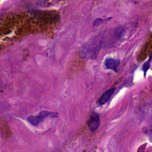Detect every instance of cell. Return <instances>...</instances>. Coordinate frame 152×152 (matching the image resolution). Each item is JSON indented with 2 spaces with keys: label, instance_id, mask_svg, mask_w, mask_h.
I'll return each instance as SVG.
<instances>
[{
  "label": "cell",
  "instance_id": "6da1fadb",
  "mask_svg": "<svg viewBox=\"0 0 152 152\" xmlns=\"http://www.w3.org/2000/svg\"><path fill=\"white\" fill-rule=\"evenodd\" d=\"M100 41L95 37L85 43L80 49V56L84 59L94 58L100 50Z\"/></svg>",
  "mask_w": 152,
  "mask_h": 152
},
{
  "label": "cell",
  "instance_id": "7a4b0ae2",
  "mask_svg": "<svg viewBox=\"0 0 152 152\" xmlns=\"http://www.w3.org/2000/svg\"><path fill=\"white\" fill-rule=\"evenodd\" d=\"M99 115L96 112H92L87 121L88 127L91 132L95 131L100 125Z\"/></svg>",
  "mask_w": 152,
  "mask_h": 152
},
{
  "label": "cell",
  "instance_id": "3957f363",
  "mask_svg": "<svg viewBox=\"0 0 152 152\" xmlns=\"http://www.w3.org/2000/svg\"><path fill=\"white\" fill-rule=\"evenodd\" d=\"M120 64L119 59L113 58H107L104 61V66L106 68L112 69L115 72H118V68Z\"/></svg>",
  "mask_w": 152,
  "mask_h": 152
},
{
  "label": "cell",
  "instance_id": "277c9868",
  "mask_svg": "<svg viewBox=\"0 0 152 152\" xmlns=\"http://www.w3.org/2000/svg\"><path fill=\"white\" fill-rule=\"evenodd\" d=\"M115 88H112L105 91L99 99V103L100 105L105 104L110 99L115 91Z\"/></svg>",
  "mask_w": 152,
  "mask_h": 152
},
{
  "label": "cell",
  "instance_id": "5b68a950",
  "mask_svg": "<svg viewBox=\"0 0 152 152\" xmlns=\"http://www.w3.org/2000/svg\"><path fill=\"white\" fill-rule=\"evenodd\" d=\"M58 116L57 113L55 112H49L46 110H43L41 112L39 115H38V117L39 119L42 121L45 118H48V117H51V118H55Z\"/></svg>",
  "mask_w": 152,
  "mask_h": 152
},
{
  "label": "cell",
  "instance_id": "8992f818",
  "mask_svg": "<svg viewBox=\"0 0 152 152\" xmlns=\"http://www.w3.org/2000/svg\"><path fill=\"white\" fill-rule=\"evenodd\" d=\"M27 121L34 126L37 125L41 122L38 116H30L28 117Z\"/></svg>",
  "mask_w": 152,
  "mask_h": 152
},
{
  "label": "cell",
  "instance_id": "52a82bcc",
  "mask_svg": "<svg viewBox=\"0 0 152 152\" xmlns=\"http://www.w3.org/2000/svg\"><path fill=\"white\" fill-rule=\"evenodd\" d=\"M124 29L121 26L117 27L114 30L115 35L118 38H121L124 35Z\"/></svg>",
  "mask_w": 152,
  "mask_h": 152
},
{
  "label": "cell",
  "instance_id": "ba28073f",
  "mask_svg": "<svg viewBox=\"0 0 152 152\" xmlns=\"http://www.w3.org/2000/svg\"><path fill=\"white\" fill-rule=\"evenodd\" d=\"M150 62L148 61H147V62H145L143 65H142V71L144 72V76H145L146 75V73H147V71H148V68H149V66H150Z\"/></svg>",
  "mask_w": 152,
  "mask_h": 152
},
{
  "label": "cell",
  "instance_id": "9c48e42d",
  "mask_svg": "<svg viewBox=\"0 0 152 152\" xmlns=\"http://www.w3.org/2000/svg\"><path fill=\"white\" fill-rule=\"evenodd\" d=\"M103 22V20L102 19H101V18H97V19H96L94 21L93 25V26H98V25L102 24Z\"/></svg>",
  "mask_w": 152,
  "mask_h": 152
},
{
  "label": "cell",
  "instance_id": "30bf717a",
  "mask_svg": "<svg viewBox=\"0 0 152 152\" xmlns=\"http://www.w3.org/2000/svg\"><path fill=\"white\" fill-rule=\"evenodd\" d=\"M151 59H152V53H151V55H150V57H149V58H148V61L149 62H150V61H151Z\"/></svg>",
  "mask_w": 152,
  "mask_h": 152
}]
</instances>
